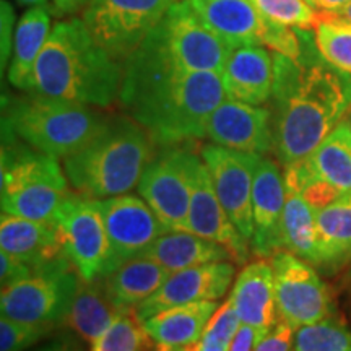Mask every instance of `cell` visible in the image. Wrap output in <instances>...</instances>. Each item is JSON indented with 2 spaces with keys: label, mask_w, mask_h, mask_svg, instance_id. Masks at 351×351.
<instances>
[{
  "label": "cell",
  "mask_w": 351,
  "mask_h": 351,
  "mask_svg": "<svg viewBox=\"0 0 351 351\" xmlns=\"http://www.w3.org/2000/svg\"><path fill=\"white\" fill-rule=\"evenodd\" d=\"M20 5L25 7H39V5H49V0H16Z\"/></svg>",
  "instance_id": "47"
},
{
  "label": "cell",
  "mask_w": 351,
  "mask_h": 351,
  "mask_svg": "<svg viewBox=\"0 0 351 351\" xmlns=\"http://www.w3.org/2000/svg\"><path fill=\"white\" fill-rule=\"evenodd\" d=\"M156 351H192V345H187V346H171V345H156Z\"/></svg>",
  "instance_id": "46"
},
{
  "label": "cell",
  "mask_w": 351,
  "mask_h": 351,
  "mask_svg": "<svg viewBox=\"0 0 351 351\" xmlns=\"http://www.w3.org/2000/svg\"><path fill=\"white\" fill-rule=\"evenodd\" d=\"M56 228L64 252L82 280L91 282L116 270L111 241L95 200L75 194L60 210Z\"/></svg>",
  "instance_id": "12"
},
{
  "label": "cell",
  "mask_w": 351,
  "mask_h": 351,
  "mask_svg": "<svg viewBox=\"0 0 351 351\" xmlns=\"http://www.w3.org/2000/svg\"><path fill=\"white\" fill-rule=\"evenodd\" d=\"M153 145L148 132L132 117H111L86 147L65 158L64 173L83 199L129 194L156 155Z\"/></svg>",
  "instance_id": "4"
},
{
  "label": "cell",
  "mask_w": 351,
  "mask_h": 351,
  "mask_svg": "<svg viewBox=\"0 0 351 351\" xmlns=\"http://www.w3.org/2000/svg\"><path fill=\"white\" fill-rule=\"evenodd\" d=\"M228 99L262 106L274 91V54L263 46H241L231 51L221 72Z\"/></svg>",
  "instance_id": "21"
},
{
  "label": "cell",
  "mask_w": 351,
  "mask_h": 351,
  "mask_svg": "<svg viewBox=\"0 0 351 351\" xmlns=\"http://www.w3.org/2000/svg\"><path fill=\"white\" fill-rule=\"evenodd\" d=\"M295 330L287 320H278L254 351H289L295 345Z\"/></svg>",
  "instance_id": "37"
},
{
  "label": "cell",
  "mask_w": 351,
  "mask_h": 351,
  "mask_svg": "<svg viewBox=\"0 0 351 351\" xmlns=\"http://www.w3.org/2000/svg\"><path fill=\"white\" fill-rule=\"evenodd\" d=\"M301 194L304 197L307 204H309L311 207L315 210V213H317L322 208H326L330 204H333L335 200H339L340 197L343 195V192L324 181H313L302 189Z\"/></svg>",
  "instance_id": "38"
},
{
  "label": "cell",
  "mask_w": 351,
  "mask_h": 351,
  "mask_svg": "<svg viewBox=\"0 0 351 351\" xmlns=\"http://www.w3.org/2000/svg\"><path fill=\"white\" fill-rule=\"evenodd\" d=\"M109 121L99 108L38 93L3 101V130L57 160L80 152Z\"/></svg>",
  "instance_id": "5"
},
{
  "label": "cell",
  "mask_w": 351,
  "mask_h": 351,
  "mask_svg": "<svg viewBox=\"0 0 351 351\" xmlns=\"http://www.w3.org/2000/svg\"><path fill=\"white\" fill-rule=\"evenodd\" d=\"M95 202L106 225L116 269L142 256L161 234L168 232L142 197L122 194Z\"/></svg>",
  "instance_id": "15"
},
{
  "label": "cell",
  "mask_w": 351,
  "mask_h": 351,
  "mask_svg": "<svg viewBox=\"0 0 351 351\" xmlns=\"http://www.w3.org/2000/svg\"><path fill=\"white\" fill-rule=\"evenodd\" d=\"M80 280L70 258H59L20 282L2 287V315L19 322L59 328L67 320Z\"/></svg>",
  "instance_id": "7"
},
{
  "label": "cell",
  "mask_w": 351,
  "mask_h": 351,
  "mask_svg": "<svg viewBox=\"0 0 351 351\" xmlns=\"http://www.w3.org/2000/svg\"><path fill=\"white\" fill-rule=\"evenodd\" d=\"M147 38L182 69L221 73L232 47L208 28L187 0H179Z\"/></svg>",
  "instance_id": "9"
},
{
  "label": "cell",
  "mask_w": 351,
  "mask_h": 351,
  "mask_svg": "<svg viewBox=\"0 0 351 351\" xmlns=\"http://www.w3.org/2000/svg\"><path fill=\"white\" fill-rule=\"evenodd\" d=\"M13 25H15V12L7 0L0 2V46H2V67H5L8 57L13 49Z\"/></svg>",
  "instance_id": "40"
},
{
  "label": "cell",
  "mask_w": 351,
  "mask_h": 351,
  "mask_svg": "<svg viewBox=\"0 0 351 351\" xmlns=\"http://www.w3.org/2000/svg\"><path fill=\"white\" fill-rule=\"evenodd\" d=\"M234 276V267L230 262H213L205 265L171 274L155 295L135 307L138 319L147 320L161 311L174 306L200 301H218L226 295Z\"/></svg>",
  "instance_id": "16"
},
{
  "label": "cell",
  "mask_w": 351,
  "mask_h": 351,
  "mask_svg": "<svg viewBox=\"0 0 351 351\" xmlns=\"http://www.w3.org/2000/svg\"><path fill=\"white\" fill-rule=\"evenodd\" d=\"M52 13L57 16H72L75 13L85 12L90 0H51Z\"/></svg>",
  "instance_id": "43"
},
{
  "label": "cell",
  "mask_w": 351,
  "mask_h": 351,
  "mask_svg": "<svg viewBox=\"0 0 351 351\" xmlns=\"http://www.w3.org/2000/svg\"><path fill=\"white\" fill-rule=\"evenodd\" d=\"M140 257L158 262L169 274L205 263L232 261L231 252L225 245L189 231L165 232Z\"/></svg>",
  "instance_id": "25"
},
{
  "label": "cell",
  "mask_w": 351,
  "mask_h": 351,
  "mask_svg": "<svg viewBox=\"0 0 351 351\" xmlns=\"http://www.w3.org/2000/svg\"><path fill=\"white\" fill-rule=\"evenodd\" d=\"M0 245L2 251L32 265L34 271L67 257L54 225L8 213H2L0 219Z\"/></svg>",
  "instance_id": "23"
},
{
  "label": "cell",
  "mask_w": 351,
  "mask_h": 351,
  "mask_svg": "<svg viewBox=\"0 0 351 351\" xmlns=\"http://www.w3.org/2000/svg\"><path fill=\"white\" fill-rule=\"evenodd\" d=\"M207 137L219 147L265 155L274 152L271 111L225 99L210 116Z\"/></svg>",
  "instance_id": "18"
},
{
  "label": "cell",
  "mask_w": 351,
  "mask_h": 351,
  "mask_svg": "<svg viewBox=\"0 0 351 351\" xmlns=\"http://www.w3.org/2000/svg\"><path fill=\"white\" fill-rule=\"evenodd\" d=\"M2 213L54 225L75 192L70 191L57 158L34 150L3 130Z\"/></svg>",
  "instance_id": "6"
},
{
  "label": "cell",
  "mask_w": 351,
  "mask_h": 351,
  "mask_svg": "<svg viewBox=\"0 0 351 351\" xmlns=\"http://www.w3.org/2000/svg\"><path fill=\"white\" fill-rule=\"evenodd\" d=\"M226 98L221 73L182 69L148 38L122 65L119 101L160 147L207 137L210 116Z\"/></svg>",
  "instance_id": "1"
},
{
  "label": "cell",
  "mask_w": 351,
  "mask_h": 351,
  "mask_svg": "<svg viewBox=\"0 0 351 351\" xmlns=\"http://www.w3.org/2000/svg\"><path fill=\"white\" fill-rule=\"evenodd\" d=\"M169 275L163 265L152 258L137 257L122 263L104 278L114 306L125 311L135 309L140 302L155 295Z\"/></svg>",
  "instance_id": "28"
},
{
  "label": "cell",
  "mask_w": 351,
  "mask_h": 351,
  "mask_svg": "<svg viewBox=\"0 0 351 351\" xmlns=\"http://www.w3.org/2000/svg\"><path fill=\"white\" fill-rule=\"evenodd\" d=\"M85 343L75 332H59L28 351H86Z\"/></svg>",
  "instance_id": "41"
},
{
  "label": "cell",
  "mask_w": 351,
  "mask_h": 351,
  "mask_svg": "<svg viewBox=\"0 0 351 351\" xmlns=\"http://www.w3.org/2000/svg\"><path fill=\"white\" fill-rule=\"evenodd\" d=\"M150 337L145 332L135 309L117 314L111 326L91 345V351H142Z\"/></svg>",
  "instance_id": "32"
},
{
  "label": "cell",
  "mask_w": 351,
  "mask_h": 351,
  "mask_svg": "<svg viewBox=\"0 0 351 351\" xmlns=\"http://www.w3.org/2000/svg\"><path fill=\"white\" fill-rule=\"evenodd\" d=\"M119 313L109 296L104 276L91 282L80 280L65 324L83 341L93 345Z\"/></svg>",
  "instance_id": "27"
},
{
  "label": "cell",
  "mask_w": 351,
  "mask_h": 351,
  "mask_svg": "<svg viewBox=\"0 0 351 351\" xmlns=\"http://www.w3.org/2000/svg\"><path fill=\"white\" fill-rule=\"evenodd\" d=\"M217 309V301L191 302L161 311L142 324L156 345L187 346L199 343Z\"/></svg>",
  "instance_id": "26"
},
{
  "label": "cell",
  "mask_w": 351,
  "mask_h": 351,
  "mask_svg": "<svg viewBox=\"0 0 351 351\" xmlns=\"http://www.w3.org/2000/svg\"><path fill=\"white\" fill-rule=\"evenodd\" d=\"M187 226L189 232L225 245L234 262L244 263L247 261L249 243L232 225L218 199L207 166L202 156L197 155L192 161V195Z\"/></svg>",
  "instance_id": "17"
},
{
  "label": "cell",
  "mask_w": 351,
  "mask_h": 351,
  "mask_svg": "<svg viewBox=\"0 0 351 351\" xmlns=\"http://www.w3.org/2000/svg\"><path fill=\"white\" fill-rule=\"evenodd\" d=\"M51 15L49 5L29 7L15 26L8 82L16 90L32 91L34 65L52 29Z\"/></svg>",
  "instance_id": "24"
},
{
  "label": "cell",
  "mask_w": 351,
  "mask_h": 351,
  "mask_svg": "<svg viewBox=\"0 0 351 351\" xmlns=\"http://www.w3.org/2000/svg\"><path fill=\"white\" fill-rule=\"evenodd\" d=\"M282 244L283 249L293 256L319 267L320 249L315 210L295 189H287V204L282 219Z\"/></svg>",
  "instance_id": "30"
},
{
  "label": "cell",
  "mask_w": 351,
  "mask_h": 351,
  "mask_svg": "<svg viewBox=\"0 0 351 351\" xmlns=\"http://www.w3.org/2000/svg\"><path fill=\"white\" fill-rule=\"evenodd\" d=\"M179 0H90L83 21L114 59L124 62Z\"/></svg>",
  "instance_id": "10"
},
{
  "label": "cell",
  "mask_w": 351,
  "mask_h": 351,
  "mask_svg": "<svg viewBox=\"0 0 351 351\" xmlns=\"http://www.w3.org/2000/svg\"><path fill=\"white\" fill-rule=\"evenodd\" d=\"M278 315L291 327L320 322L330 315V295L309 262L278 251L271 256Z\"/></svg>",
  "instance_id": "13"
},
{
  "label": "cell",
  "mask_w": 351,
  "mask_h": 351,
  "mask_svg": "<svg viewBox=\"0 0 351 351\" xmlns=\"http://www.w3.org/2000/svg\"><path fill=\"white\" fill-rule=\"evenodd\" d=\"M200 20L230 44L263 46L295 59L302 51L306 29L288 28L263 16L252 0H187Z\"/></svg>",
  "instance_id": "8"
},
{
  "label": "cell",
  "mask_w": 351,
  "mask_h": 351,
  "mask_svg": "<svg viewBox=\"0 0 351 351\" xmlns=\"http://www.w3.org/2000/svg\"><path fill=\"white\" fill-rule=\"evenodd\" d=\"M320 263L335 270L351 261V191L315 213Z\"/></svg>",
  "instance_id": "29"
},
{
  "label": "cell",
  "mask_w": 351,
  "mask_h": 351,
  "mask_svg": "<svg viewBox=\"0 0 351 351\" xmlns=\"http://www.w3.org/2000/svg\"><path fill=\"white\" fill-rule=\"evenodd\" d=\"M327 15L337 16V19H341V20H345V21H348V23H351V2L348 3V5L339 8V10H337V12L327 13Z\"/></svg>",
  "instance_id": "45"
},
{
  "label": "cell",
  "mask_w": 351,
  "mask_h": 351,
  "mask_svg": "<svg viewBox=\"0 0 351 351\" xmlns=\"http://www.w3.org/2000/svg\"><path fill=\"white\" fill-rule=\"evenodd\" d=\"M306 2H309L311 5H314V0H306ZM314 7H315V5H314Z\"/></svg>",
  "instance_id": "50"
},
{
  "label": "cell",
  "mask_w": 351,
  "mask_h": 351,
  "mask_svg": "<svg viewBox=\"0 0 351 351\" xmlns=\"http://www.w3.org/2000/svg\"><path fill=\"white\" fill-rule=\"evenodd\" d=\"M121 85L119 60L99 46L85 21L70 19L52 26L28 93L104 109L119 99Z\"/></svg>",
  "instance_id": "3"
},
{
  "label": "cell",
  "mask_w": 351,
  "mask_h": 351,
  "mask_svg": "<svg viewBox=\"0 0 351 351\" xmlns=\"http://www.w3.org/2000/svg\"><path fill=\"white\" fill-rule=\"evenodd\" d=\"M263 16L288 28H315L322 16L317 8L306 0H252Z\"/></svg>",
  "instance_id": "34"
},
{
  "label": "cell",
  "mask_w": 351,
  "mask_h": 351,
  "mask_svg": "<svg viewBox=\"0 0 351 351\" xmlns=\"http://www.w3.org/2000/svg\"><path fill=\"white\" fill-rule=\"evenodd\" d=\"M218 199L239 234L251 243L254 236L252 187L262 155L207 145L200 152Z\"/></svg>",
  "instance_id": "14"
},
{
  "label": "cell",
  "mask_w": 351,
  "mask_h": 351,
  "mask_svg": "<svg viewBox=\"0 0 351 351\" xmlns=\"http://www.w3.org/2000/svg\"><path fill=\"white\" fill-rule=\"evenodd\" d=\"M314 29L320 56L337 69L351 73V23L322 13Z\"/></svg>",
  "instance_id": "31"
},
{
  "label": "cell",
  "mask_w": 351,
  "mask_h": 351,
  "mask_svg": "<svg viewBox=\"0 0 351 351\" xmlns=\"http://www.w3.org/2000/svg\"><path fill=\"white\" fill-rule=\"evenodd\" d=\"M287 204L285 176L278 163L267 156L258 160L252 187V251L257 257L274 256L283 251L282 219Z\"/></svg>",
  "instance_id": "19"
},
{
  "label": "cell",
  "mask_w": 351,
  "mask_h": 351,
  "mask_svg": "<svg viewBox=\"0 0 351 351\" xmlns=\"http://www.w3.org/2000/svg\"><path fill=\"white\" fill-rule=\"evenodd\" d=\"M263 337H265V333L257 330V328L241 324L239 330L236 333L234 340H232L230 351H254L257 348V345L261 343Z\"/></svg>",
  "instance_id": "42"
},
{
  "label": "cell",
  "mask_w": 351,
  "mask_h": 351,
  "mask_svg": "<svg viewBox=\"0 0 351 351\" xmlns=\"http://www.w3.org/2000/svg\"><path fill=\"white\" fill-rule=\"evenodd\" d=\"M57 327L25 324L2 315L0 319V351H28L54 335Z\"/></svg>",
  "instance_id": "36"
},
{
  "label": "cell",
  "mask_w": 351,
  "mask_h": 351,
  "mask_svg": "<svg viewBox=\"0 0 351 351\" xmlns=\"http://www.w3.org/2000/svg\"><path fill=\"white\" fill-rule=\"evenodd\" d=\"M351 0H314V5L317 10L324 13H333L339 8L348 5Z\"/></svg>",
  "instance_id": "44"
},
{
  "label": "cell",
  "mask_w": 351,
  "mask_h": 351,
  "mask_svg": "<svg viewBox=\"0 0 351 351\" xmlns=\"http://www.w3.org/2000/svg\"><path fill=\"white\" fill-rule=\"evenodd\" d=\"M293 351H351V332L335 319L296 328Z\"/></svg>",
  "instance_id": "33"
},
{
  "label": "cell",
  "mask_w": 351,
  "mask_h": 351,
  "mask_svg": "<svg viewBox=\"0 0 351 351\" xmlns=\"http://www.w3.org/2000/svg\"><path fill=\"white\" fill-rule=\"evenodd\" d=\"M192 351H202V350H200V341H199V343L192 345Z\"/></svg>",
  "instance_id": "48"
},
{
  "label": "cell",
  "mask_w": 351,
  "mask_h": 351,
  "mask_svg": "<svg viewBox=\"0 0 351 351\" xmlns=\"http://www.w3.org/2000/svg\"><path fill=\"white\" fill-rule=\"evenodd\" d=\"M274 153L283 166L304 161L351 109V73L327 62L304 32L301 54L274 52Z\"/></svg>",
  "instance_id": "2"
},
{
  "label": "cell",
  "mask_w": 351,
  "mask_h": 351,
  "mask_svg": "<svg viewBox=\"0 0 351 351\" xmlns=\"http://www.w3.org/2000/svg\"><path fill=\"white\" fill-rule=\"evenodd\" d=\"M241 319L231 298L215 311L200 339L202 351H230L232 340L241 327Z\"/></svg>",
  "instance_id": "35"
},
{
  "label": "cell",
  "mask_w": 351,
  "mask_h": 351,
  "mask_svg": "<svg viewBox=\"0 0 351 351\" xmlns=\"http://www.w3.org/2000/svg\"><path fill=\"white\" fill-rule=\"evenodd\" d=\"M346 124H348L350 125V129H351V109H350V112H348V117H346Z\"/></svg>",
  "instance_id": "49"
},
{
  "label": "cell",
  "mask_w": 351,
  "mask_h": 351,
  "mask_svg": "<svg viewBox=\"0 0 351 351\" xmlns=\"http://www.w3.org/2000/svg\"><path fill=\"white\" fill-rule=\"evenodd\" d=\"M0 282H2V287H8V285L20 282V280L26 278L32 274H34L33 267L28 265V263L20 261L12 254L2 251L0 254Z\"/></svg>",
  "instance_id": "39"
},
{
  "label": "cell",
  "mask_w": 351,
  "mask_h": 351,
  "mask_svg": "<svg viewBox=\"0 0 351 351\" xmlns=\"http://www.w3.org/2000/svg\"><path fill=\"white\" fill-rule=\"evenodd\" d=\"M195 153L165 147L156 153L138 181V194L150 205L168 232L189 231L192 195V161Z\"/></svg>",
  "instance_id": "11"
},
{
  "label": "cell",
  "mask_w": 351,
  "mask_h": 351,
  "mask_svg": "<svg viewBox=\"0 0 351 351\" xmlns=\"http://www.w3.org/2000/svg\"><path fill=\"white\" fill-rule=\"evenodd\" d=\"M285 187L302 191L313 181H324L339 191H351V129L341 121L315 150L300 163L285 166Z\"/></svg>",
  "instance_id": "20"
},
{
  "label": "cell",
  "mask_w": 351,
  "mask_h": 351,
  "mask_svg": "<svg viewBox=\"0 0 351 351\" xmlns=\"http://www.w3.org/2000/svg\"><path fill=\"white\" fill-rule=\"evenodd\" d=\"M230 298L241 322L245 326L257 328L267 335L278 322L274 269L271 263L263 258L249 263L241 270Z\"/></svg>",
  "instance_id": "22"
}]
</instances>
